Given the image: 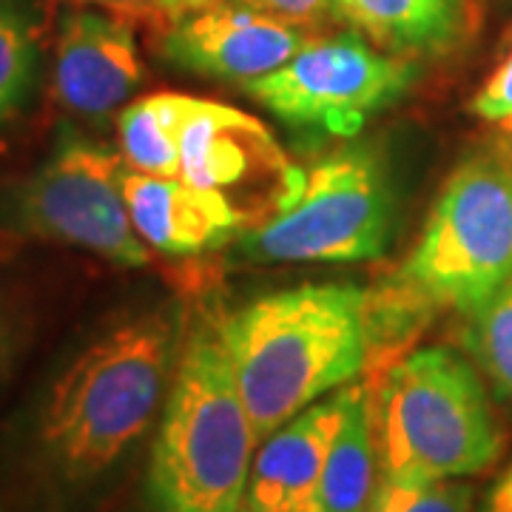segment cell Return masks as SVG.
Returning <instances> with one entry per match:
<instances>
[{
	"label": "cell",
	"instance_id": "6da1fadb",
	"mask_svg": "<svg viewBox=\"0 0 512 512\" xmlns=\"http://www.w3.org/2000/svg\"><path fill=\"white\" fill-rule=\"evenodd\" d=\"M180 345L160 305L66 356L0 433V512H100L157 430Z\"/></svg>",
	"mask_w": 512,
	"mask_h": 512
},
{
	"label": "cell",
	"instance_id": "7a4b0ae2",
	"mask_svg": "<svg viewBox=\"0 0 512 512\" xmlns=\"http://www.w3.org/2000/svg\"><path fill=\"white\" fill-rule=\"evenodd\" d=\"M220 333L262 444L365 370L376 350L373 293L356 285L268 293L225 316Z\"/></svg>",
	"mask_w": 512,
	"mask_h": 512
},
{
	"label": "cell",
	"instance_id": "3957f363",
	"mask_svg": "<svg viewBox=\"0 0 512 512\" xmlns=\"http://www.w3.org/2000/svg\"><path fill=\"white\" fill-rule=\"evenodd\" d=\"M512 279V143L467 154L441 185L421 237L373 296L376 345L430 313H473Z\"/></svg>",
	"mask_w": 512,
	"mask_h": 512
},
{
	"label": "cell",
	"instance_id": "277c9868",
	"mask_svg": "<svg viewBox=\"0 0 512 512\" xmlns=\"http://www.w3.org/2000/svg\"><path fill=\"white\" fill-rule=\"evenodd\" d=\"M256 447L220 322H200L180 345L151 441V507L157 512H239Z\"/></svg>",
	"mask_w": 512,
	"mask_h": 512
},
{
	"label": "cell",
	"instance_id": "5b68a950",
	"mask_svg": "<svg viewBox=\"0 0 512 512\" xmlns=\"http://www.w3.org/2000/svg\"><path fill=\"white\" fill-rule=\"evenodd\" d=\"M379 478L444 481L493 467L504 433L476 365L424 348L390 365L373 393Z\"/></svg>",
	"mask_w": 512,
	"mask_h": 512
},
{
	"label": "cell",
	"instance_id": "8992f818",
	"mask_svg": "<svg viewBox=\"0 0 512 512\" xmlns=\"http://www.w3.org/2000/svg\"><path fill=\"white\" fill-rule=\"evenodd\" d=\"M396 194L370 148H342L305 174L296 200L251 228L239 254L254 265L365 262L393 239Z\"/></svg>",
	"mask_w": 512,
	"mask_h": 512
},
{
	"label": "cell",
	"instance_id": "52a82bcc",
	"mask_svg": "<svg viewBox=\"0 0 512 512\" xmlns=\"http://www.w3.org/2000/svg\"><path fill=\"white\" fill-rule=\"evenodd\" d=\"M123 154L66 137L46 163L6 191L3 222L29 239L74 245L120 268L148 265L123 197Z\"/></svg>",
	"mask_w": 512,
	"mask_h": 512
},
{
	"label": "cell",
	"instance_id": "ba28073f",
	"mask_svg": "<svg viewBox=\"0 0 512 512\" xmlns=\"http://www.w3.org/2000/svg\"><path fill=\"white\" fill-rule=\"evenodd\" d=\"M419 77L413 57L390 55L356 32L313 37L285 66L245 83L259 106L293 126L353 134L399 103Z\"/></svg>",
	"mask_w": 512,
	"mask_h": 512
},
{
	"label": "cell",
	"instance_id": "9c48e42d",
	"mask_svg": "<svg viewBox=\"0 0 512 512\" xmlns=\"http://www.w3.org/2000/svg\"><path fill=\"white\" fill-rule=\"evenodd\" d=\"M180 180L220 191L251 220L254 214L288 208L305 174L293 168L256 117L197 100L180 137Z\"/></svg>",
	"mask_w": 512,
	"mask_h": 512
},
{
	"label": "cell",
	"instance_id": "30bf717a",
	"mask_svg": "<svg viewBox=\"0 0 512 512\" xmlns=\"http://www.w3.org/2000/svg\"><path fill=\"white\" fill-rule=\"evenodd\" d=\"M311 40L302 26L225 0L163 23L160 55L183 72L245 86L285 66Z\"/></svg>",
	"mask_w": 512,
	"mask_h": 512
},
{
	"label": "cell",
	"instance_id": "8fae6325",
	"mask_svg": "<svg viewBox=\"0 0 512 512\" xmlns=\"http://www.w3.org/2000/svg\"><path fill=\"white\" fill-rule=\"evenodd\" d=\"M52 74L55 97L74 117L106 120L126 109L146 80L134 18L74 3L57 23Z\"/></svg>",
	"mask_w": 512,
	"mask_h": 512
},
{
	"label": "cell",
	"instance_id": "7c38bea8",
	"mask_svg": "<svg viewBox=\"0 0 512 512\" xmlns=\"http://www.w3.org/2000/svg\"><path fill=\"white\" fill-rule=\"evenodd\" d=\"M345 407L348 384L305 407L262 441L242 507L256 512H319V484Z\"/></svg>",
	"mask_w": 512,
	"mask_h": 512
},
{
	"label": "cell",
	"instance_id": "4fadbf2b",
	"mask_svg": "<svg viewBox=\"0 0 512 512\" xmlns=\"http://www.w3.org/2000/svg\"><path fill=\"white\" fill-rule=\"evenodd\" d=\"M123 197L140 239L171 256L222 248L251 222L220 191L197 188L180 177L143 174L131 165L123 171Z\"/></svg>",
	"mask_w": 512,
	"mask_h": 512
},
{
	"label": "cell",
	"instance_id": "5bb4252c",
	"mask_svg": "<svg viewBox=\"0 0 512 512\" xmlns=\"http://www.w3.org/2000/svg\"><path fill=\"white\" fill-rule=\"evenodd\" d=\"M333 18L390 55L444 57L473 32V0H333Z\"/></svg>",
	"mask_w": 512,
	"mask_h": 512
},
{
	"label": "cell",
	"instance_id": "9a60e30c",
	"mask_svg": "<svg viewBox=\"0 0 512 512\" xmlns=\"http://www.w3.org/2000/svg\"><path fill=\"white\" fill-rule=\"evenodd\" d=\"M379 456L373 427V390L348 384V407L330 444L328 464L319 484V512H367L376 490Z\"/></svg>",
	"mask_w": 512,
	"mask_h": 512
},
{
	"label": "cell",
	"instance_id": "2e32d148",
	"mask_svg": "<svg viewBox=\"0 0 512 512\" xmlns=\"http://www.w3.org/2000/svg\"><path fill=\"white\" fill-rule=\"evenodd\" d=\"M197 97L154 92L131 100L117 117L120 154L134 171L154 177H180V137Z\"/></svg>",
	"mask_w": 512,
	"mask_h": 512
},
{
	"label": "cell",
	"instance_id": "e0dca14e",
	"mask_svg": "<svg viewBox=\"0 0 512 512\" xmlns=\"http://www.w3.org/2000/svg\"><path fill=\"white\" fill-rule=\"evenodd\" d=\"M40 32L26 0H0V126L26 103L37 77Z\"/></svg>",
	"mask_w": 512,
	"mask_h": 512
},
{
	"label": "cell",
	"instance_id": "ac0fdd59",
	"mask_svg": "<svg viewBox=\"0 0 512 512\" xmlns=\"http://www.w3.org/2000/svg\"><path fill=\"white\" fill-rule=\"evenodd\" d=\"M467 316L464 350L495 396L512 404V279Z\"/></svg>",
	"mask_w": 512,
	"mask_h": 512
},
{
	"label": "cell",
	"instance_id": "d6986e66",
	"mask_svg": "<svg viewBox=\"0 0 512 512\" xmlns=\"http://www.w3.org/2000/svg\"><path fill=\"white\" fill-rule=\"evenodd\" d=\"M367 512H473V487L461 478L393 481L379 478Z\"/></svg>",
	"mask_w": 512,
	"mask_h": 512
},
{
	"label": "cell",
	"instance_id": "ffe728a7",
	"mask_svg": "<svg viewBox=\"0 0 512 512\" xmlns=\"http://www.w3.org/2000/svg\"><path fill=\"white\" fill-rule=\"evenodd\" d=\"M470 109L481 120H490V123H507V120H512V52L490 74V80L478 89Z\"/></svg>",
	"mask_w": 512,
	"mask_h": 512
},
{
	"label": "cell",
	"instance_id": "44dd1931",
	"mask_svg": "<svg viewBox=\"0 0 512 512\" xmlns=\"http://www.w3.org/2000/svg\"><path fill=\"white\" fill-rule=\"evenodd\" d=\"M242 6H251L256 12L288 20L302 29H316L325 20L333 18V0H237Z\"/></svg>",
	"mask_w": 512,
	"mask_h": 512
},
{
	"label": "cell",
	"instance_id": "7402d4cb",
	"mask_svg": "<svg viewBox=\"0 0 512 512\" xmlns=\"http://www.w3.org/2000/svg\"><path fill=\"white\" fill-rule=\"evenodd\" d=\"M20 316L12 305V299L0 291V384L9 376V370L15 365L20 350Z\"/></svg>",
	"mask_w": 512,
	"mask_h": 512
},
{
	"label": "cell",
	"instance_id": "603a6c76",
	"mask_svg": "<svg viewBox=\"0 0 512 512\" xmlns=\"http://www.w3.org/2000/svg\"><path fill=\"white\" fill-rule=\"evenodd\" d=\"M217 3H225V0H148L143 15L154 20L157 26H163V23L194 15V12H202V9L217 6Z\"/></svg>",
	"mask_w": 512,
	"mask_h": 512
},
{
	"label": "cell",
	"instance_id": "cb8c5ba5",
	"mask_svg": "<svg viewBox=\"0 0 512 512\" xmlns=\"http://www.w3.org/2000/svg\"><path fill=\"white\" fill-rule=\"evenodd\" d=\"M481 512H512V461L510 467L495 478V484L484 498Z\"/></svg>",
	"mask_w": 512,
	"mask_h": 512
},
{
	"label": "cell",
	"instance_id": "d4e9b609",
	"mask_svg": "<svg viewBox=\"0 0 512 512\" xmlns=\"http://www.w3.org/2000/svg\"><path fill=\"white\" fill-rule=\"evenodd\" d=\"M72 3H77V6H100V9L131 15V18H140L148 6V0H72Z\"/></svg>",
	"mask_w": 512,
	"mask_h": 512
},
{
	"label": "cell",
	"instance_id": "484cf974",
	"mask_svg": "<svg viewBox=\"0 0 512 512\" xmlns=\"http://www.w3.org/2000/svg\"><path fill=\"white\" fill-rule=\"evenodd\" d=\"M504 128H507V131H510V134H512V120H507V123H504Z\"/></svg>",
	"mask_w": 512,
	"mask_h": 512
},
{
	"label": "cell",
	"instance_id": "4316f807",
	"mask_svg": "<svg viewBox=\"0 0 512 512\" xmlns=\"http://www.w3.org/2000/svg\"><path fill=\"white\" fill-rule=\"evenodd\" d=\"M239 512H256V510H248V507H242V510H239Z\"/></svg>",
	"mask_w": 512,
	"mask_h": 512
}]
</instances>
